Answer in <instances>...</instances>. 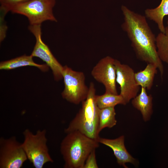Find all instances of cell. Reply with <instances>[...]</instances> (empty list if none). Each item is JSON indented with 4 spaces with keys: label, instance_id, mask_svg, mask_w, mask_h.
<instances>
[{
    "label": "cell",
    "instance_id": "obj_1",
    "mask_svg": "<svg viewBox=\"0 0 168 168\" xmlns=\"http://www.w3.org/2000/svg\"><path fill=\"white\" fill-rule=\"evenodd\" d=\"M124 21L122 29L127 34L137 58L155 65L162 77L164 69L157 52L156 37L150 28L146 17L135 13L124 6L121 7Z\"/></svg>",
    "mask_w": 168,
    "mask_h": 168
},
{
    "label": "cell",
    "instance_id": "obj_2",
    "mask_svg": "<svg viewBox=\"0 0 168 168\" xmlns=\"http://www.w3.org/2000/svg\"><path fill=\"white\" fill-rule=\"evenodd\" d=\"M62 140L60 151L65 168H83L91 152L99 146V143L78 131L67 133Z\"/></svg>",
    "mask_w": 168,
    "mask_h": 168
},
{
    "label": "cell",
    "instance_id": "obj_3",
    "mask_svg": "<svg viewBox=\"0 0 168 168\" xmlns=\"http://www.w3.org/2000/svg\"><path fill=\"white\" fill-rule=\"evenodd\" d=\"M86 99L82 102V106L76 116L70 122L64 132L67 133L78 131L98 142L99 108L96 102V89L91 82Z\"/></svg>",
    "mask_w": 168,
    "mask_h": 168
},
{
    "label": "cell",
    "instance_id": "obj_4",
    "mask_svg": "<svg viewBox=\"0 0 168 168\" xmlns=\"http://www.w3.org/2000/svg\"><path fill=\"white\" fill-rule=\"evenodd\" d=\"M45 129L38 130L34 134L29 129L23 132L24 139L21 143L28 159L35 168H42L48 162L54 161L49 153Z\"/></svg>",
    "mask_w": 168,
    "mask_h": 168
},
{
    "label": "cell",
    "instance_id": "obj_5",
    "mask_svg": "<svg viewBox=\"0 0 168 168\" xmlns=\"http://www.w3.org/2000/svg\"><path fill=\"white\" fill-rule=\"evenodd\" d=\"M55 3L56 0H29L15 6L11 11L26 16L30 25H41L47 21H57L53 12Z\"/></svg>",
    "mask_w": 168,
    "mask_h": 168
},
{
    "label": "cell",
    "instance_id": "obj_6",
    "mask_svg": "<svg viewBox=\"0 0 168 168\" xmlns=\"http://www.w3.org/2000/svg\"><path fill=\"white\" fill-rule=\"evenodd\" d=\"M63 77L64 84L61 94L63 98L75 105L82 103L87 98L89 91V87L85 84L84 73L66 65L63 66Z\"/></svg>",
    "mask_w": 168,
    "mask_h": 168
},
{
    "label": "cell",
    "instance_id": "obj_7",
    "mask_svg": "<svg viewBox=\"0 0 168 168\" xmlns=\"http://www.w3.org/2000/svg\"><path fill=\"white\" fill-rule=\"evenodd\" d=\"M27 159L21 143L16 137L0 138V168H20Z\"/></svg>",
    "mask_w": 168,
    "mask_h": 168
},
{
    "label": "cell",
    "instance_id": "obj_8",
    "mask_svg": "<svg viewBox=\"0 0 168 168\" xmlns=\"http://www.w3.org/2000/svg\"><path fill=\"white\" fill-rule=\"evenodd\" d=\"M28 29L35 36L36 43L31 55L45 62L52 70L54 79L58 81L63 78V66L53 55L48 46L43 41L41 25H30Z\"/></svg>",
    "mask_w": 168,
    "mask_h": 168
},
{
    "label": "cell",
    "instance_id": "obj_9",
    "mask_svg": "<svg viewBox=\"0 0 168 168\" xmlns=\"http://www.w3.org/2000/svg\"><path fill=\"white\" fill-rule=\"evenodd\" d=\"M114 61L110 56L101 58L93 67L91 74L96 81L103 85L105 92L118 94Z\"/></svg>",
    "mask_w": 168,
    "mask_h": 168
},
{
    "label": "cell",
    "instance_id": "obj_10",
    "mask_svg": "<svg viewBox=\"0 0 168 168\" xmlns=\"http://www.w3.org/2000/svg\"><path fill=\"white\" fill-rule=\"evenodd\" d=\"M114 63L116 69V82L120 88L119 94L127 104L138 95L140 86L136 82L135 72L131 67L122 63L116 59Z\"/></svg>",
    "mask_w": 168,
    "mask_h": 168
},
{
    "label": "cell",
    "instance_id": "obj_11",
    "mask_svg": "<svg viewBox=\"0 0 168 168\" xmlns=\"http://www.w3.org/2000/svg\"><path fill=\"white\" fill-rule=\"evenodd\" d=\"M124 137L121 136L114 139H109L100 137L98 142L110 148L113 150L118 164L124 168L128 167L126 163L134 164L135 159L133 158L127 150L124 143Z\"/></svg>",
    "mask_w": 168,
    "mask_h": 168
},
{
    "label": "cell",
    "instance_id": "obj_12",
    "mask_svg": "<svg viewBox=\"0 0 168 168\" xmlns=\"http://www.w3.org/2000/svg\"><path fill=\"white\" fill-rule=\"evenodd\" d=\"M147 90L141 87L140 93L132 101V105L140 111L145 121L150 119L153 112L152 97L151 95L147 94Z\"/></svg>",
    "mask_w": 168,
    "mask_h": 168
},
{
    "label": "cell",
    "instance_id": "obj_13",
    "mask_svg": "<svg viewBox=\"0 0 168 168\" xmlns=\"http://www.w3.org/2000/svg\"><path fill=\"white\" fill-rule=\"evenodd\" d=\"M33 57L24 55L7 61L2 62L0 63L1 70H9L22 67L33 66L37 67L43 72L47 71L49 67L46 64H39L35 63Z\"/></svg>",
    "mask_w": 168,
    "mask_h": 168
},
{
    "label": "cell",
    "instance_id": "obj_14",
    "mask_svg": "<svg viewBox=\"0 0 168 168\" xmlns=\"http://www.w3.org/2000/svg\"><path fill=\"white\" fill-rule=\"evenodd\" d=\"M146 17L155 22L161 32L165 33L164 17L168 16V0H161L160 5L153 9H147L145 11Z\"/></svg>",
    "mask_w": 168,
    "mask_h": 168
},
{
    "label": "cell",
    "instance_id": "obj_15",
    "mask_svg": "<svg viewBox=\"0 0 168 168\" xmlns=\"http://www.w3.org/2000/svg\"><path fill=\"white\" fill-rule=\"evenodd\" d=\"M157 69L154 64L147 63L143 70L135 72V79L138 85L147 90H151L153 85L155 76L157 73Z\"/></svg>",
    "mask_w": 168,
    "mask_h": 168
},
{
    "label": "cell",
    "instance_id": "obj_16",
    "mask_svg": "<svg viewBox=\"0 0 168 168\" xmlns=\"http://www.w3.org/2000/svg\"><path fill=\"white\" fill-rule=\"evenodd\" d=\"M114 107L99 109L98 132L105 128H111L117 123Z\"/></svg>",
    "mask_w": 168,
    "mask_h": 168
},
{
    "label": "cell",
    "instance_id": "obj_17",
    "mask_svg": "<svg viewBox=\"0 0 168 168\" xmlns=\"http://www.w3.org/2000/svg\"><path fill=\"white\" fill-rule=\"evenodd\" d=\"M96 102L98 107L103 109L114 107L118 105L127 104L122 96L120 94H114L106 93L101 95H96Z\"/></svg>",
    "mask_w": 168,
    "mask_h": 168
},
{
    "label": "cell",
    "instance_id": "obj_18",
    "mask_svg": "<svg viewBox=\"0 0 168 168\" xmlns=\"http://www.w3.org/2000/svg\"><path fill=\"white\" fill-rule=\"evenodd\" d=\"M165 33L161 32L156 37L158 55L162 61L168 64V17Z\"/></svg>",
    "mask_w": 168,
    "mask_h": 168
},
{
    "label": "cell",
    "instance_id": "obj_19",
    "mask_svg": "<svg viewBox=\"0 0 168 168\" xmlns=\"http://www.w3.org/2000/svg\"><path fill=\"white\" fill-rule=\"evenodd\" d=\"M0 41L2 42L6 36L7 26L4 20V17L7 13L9 12L5 8L0 7Z\"/></svg>",
    "mask_w": 168,
    "mask_h": 168
},
{
    "label": "cell",
    "instance_id": "obj_20",
    "mask_svg": "<svg viewBox=\"0 0 168 168\" xmlns=\"http://www.w3.org/2000/svg\"><path fill=\"white\" fill-rule=\"evenodd\" d=\"M95 150L92 151L87 157L83 166V168H98L96 160Z\"/></svg>",
    "mask_w": 168,
    "mask_h": 168
},
{
    "label": "cell",
    "instance_id": "obj_21",
    "mask_svg": "<svg viewBox=\"0 0 168 168\" xmlns=\"http://www.w3.org/2000/svg\"><path fill=\"white\" fill-rule=\"evenodd\" d=\"M29 0H0L1 6L9 11L15 6Z\"/></svg>",
    "mask_w": 168,
    "mask_h": 168
}]
</instances>
